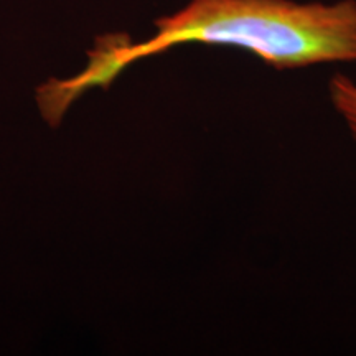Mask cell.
<instances>
[{
	"instance_id": "obj_1",
	"label": "cell",
	"mask_w": 356,
	"mask_h": 356,
	"mask_svg": "<svg viewBox=\"0 0 356 356\" xmlns=\"http://www.w3.org/2000/svg\"><path fill=\"white\" fill-rule=\"evenodd\" d=\"M157 33L140 43L127 35L97 40L78 76L40 86L43 108L63 115L91 88H109L124 68L184 43L234 47L254 53L275 70L356 61V2L297 3L292 0H191L155 22Z\"/></svg>"
},
{
	"instance_id": "obj_2",
	"label": "cell",
	"mask_w": 356,
	"mask_h": 356,
	"mask_svg": "<svg viewBox=\"0 0 356 356\" xmlns=\"http://www.w3.org/2000/svg\"><path fill=\"white\" fill-rule=\"evenodd\" d=\"M333 109L343 119L356 142V83L345 74H335L328 83Z\"/></svg>"
}]
</instances>
